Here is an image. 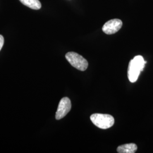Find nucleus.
Here are the masks:
<instances>
[{
    "label": "nucleus",
    "mask_w": 153,
    "mask_h": 153,
    "mask_svg": "<svg viewBox=\"0 0 153 153\" xmlns=\"http://www.w3.org/2000/svg\"><path fill=\"white\" fill-rule=\"evenodd\" d=\"M146 64V61L144 60L143 57L140 55L135 56L130 61L128 69V77L130 82L134 83L137 81Z\"/></svg>",
    "instance_id": "obj_1"
},
{
    "label": "nucleus",
    "mask_w": 153,
    "mask_h": 153,
    "mask_svg": "<svg viewBox=\"0 0 153 153\" xmlns=\"http://www.w3.org/2000/svg\"><path fill=\"white\" fill-rule=\"evenodd\" d=\"M90 120L93 124L102 129H107L114 126V117L108 114H94L91 115Z\"/></svg>",
    "instance_id": "obj_2"
},
{
    "label": "nucleus",
    "mask_w": 153,
    "mask_h": 153,
    "mask_svg": "<svg viewBox=\"0 0 153 153\" xmlns=\"http://www.w3.org/2000/svg\"><path fill=\"white\" fill-rule=\"evenodd\" d=\"M65 57L71 65L76 69L81 71H85L87 69L88 65V61L82 56L74 52H70L66 54Z\"/></svg>",
    "instance_id": "obj_3"
},
{
    "label": "nucleus",
    "mask_w": 153,
    "mask_h": 153,
    "mask_svg": "<svg viewBox=\"0 0 153 153\" xmlns=\"http://www.w3.org/2000/svg\"><path fill=\"white\" fill-rule=\"evenodd\" d=\"M71 108V101L70 99L68 97L61 99L56 113V119L60 120L64 117L69 112Z\"/></svg>",
    "instance_id": "obj_4"
},
{
    "label": "nucleus",
    "mask_w": 153,
    "mask_h": 153,
    "mask_svg": "<svg viewBox=\"0 0 153 153\" xmlns=\"http://www.w3.org/2000/svg\"><path fill=\"white\" fill-rule=\"evenodd\" d=\"M122 26L123 22L120 19H114L105 23L102 27V30L106 34L112 35L119 31Z\"/></svg>",
    "instance_id": "obj_5"
},
{
    "label": "nucleus",
    "mask_w": 153,
    "mask_h": 153,
    "mask_svg": "<svg viewBox=\"0 0 153 153\" xmlns=\"http://www.w3.org/2000/svg\"><path fill=\"white\" fill-rule=\"evenodd\" d=\"M137 150V145L133 143L122 145L117 148V152L119 153H134Z\"/></svg>",
    "instance_id": "obj_6"
},
{
    "label": "nucleus",
    "mask_w": 153,
    "mask_h": 153,
    "mask_svg": "<svg viewBox=\"0 0 153 153\" xmlns=\"http://www.w3.org/2000/svg\"><path fill=\"white\" fill-rule=\"evenodd\" d=\"M24 5L33 10H39L42 7L39 0H19Z\"/></svg>",
    "instance_id": "obj_7"
},
{
    "label": "nucleus",
    "mask_w": 153,
    "mask_h": 153,
    "mask_svg": "<svg viewBox=\"0 0 153 153\" xmlns=\"http://www.w3.org/2000/svg\"><path fill=\"white\" fill-rule=\"evenodd\" d=\"M4 44V38L1 35H0V51L2 49Z\"/></svg>",
    "instance_id": "obj_8"
}]
</instances>
